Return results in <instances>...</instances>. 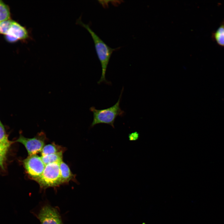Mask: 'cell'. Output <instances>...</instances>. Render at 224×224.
<instances>
[{"instance_id":"obj_16","label":"cell","mask_w":224,"mask_h":224,"mask_svg":"<svg viewBox=\"0 0 224 224\" xmlns=\"http://www.w3.org/2000/svg\"><path fill=\"white\" fill-rule=\"evenodd\" d=\"M2 124V123H1V121H0V124Z\"/></svg>"},{"instance_id":"obj_10","label":"cell","mask_w":224,"mask_h":224,"mask_svg":"<svg viewBox=\"0 0 224 224\" xmlns=\"http://www.w3.org/2000/svg\"><path fill=\"white\" fill-rule=\"evenodd\" d=\"M212 39L220 46L224 47V20L212 33Z\"/></svg>"},{"instance_id":"obj_2","label":"cell","mask_w":224,"mask_h":224,"mask_svg":"<svg viewBox=\"0 0 224 224\" xmlns=\"http://www.w3.org/2000/svg\"><path fill=\"white\" fill-rule=\"evenodd\" d=\"M123 89V87L118 101L112 106L100 110L97 109L94 106L90 108V110L93 114V120L91 125V127L93 128L99 124H105L110 125L114 128V124L117 117L118 116H122L124 113V112L121 110L120 106Z\"/></svg>"},{"instance_id":"obj_17","label":"cell","mask_w":224,"mask_h":224,"mask_svg":"<svg viewBox=\"0 0 224 224\" xmlns=\"http://www.w3.org/2000/svg\"></svg>"},{"instance_id":"obj_14","label":"cell","mask_w":224,"mask_h":224,"mask_svg":"<svg viewBox=\"0 0 224 224\" xmlns=\"http://www.w3.org/2000/svg\"><path fill=\"white\" fill-rule=\"evenodd\" d=\"M10 142L8 139L5 128L2 124H0V144Z\"/></svg>"},{"instance_id":"obj_13","label":"cell","mask_w":224,"mask_h":224,"mask_svg":"<svg viewBox=\"0 0 224 224\" xmlns=\"http://www.w3.org/2000/svg\"><path fill=\"white\" fill-rule=\"evenodd\" d=\"M11 144L10 142L6 144H0V167L2 168H3L7 154Z\"/></svg>"},{"instance_id":"obj_7","label":"cell","mask_w":224,"mask_h":224,"mask_svg":"<svg viewBox=\"0 0 224 224\" xmlns=\"http://www.w3.org/2000/svg\"><path fill=\"white\" fill-rule=\"evenodd\" d=\"M29 37V33L26 29L14 21L8 34L5 35L6 40L11 42L25 40Z\"/></svg>"},{"instance_id":"obj_9","label":"cell","mask_w":224,"mask_h":224,"mask_svg":"<svg viewBox=\"0 0 224 224\" xmlns=\"http://www.w3.org/2000/svg\"><path fill=\"white\" fill-rule=\"evenodd\" d=\"M65 148L54 142L45 145L41 152V156L59 152L63 153Z\"/></svg>"},{"instance_id":"obj_6","label":"cell","mask_w":224,"mask_h":224,"mask_svg":"<svg viewBox=\"0 0 224 224\" xmlns=\"http://www.w3.org/2000/svg\"><path fill=\"white\" fill-rule=\"evenodd\" d=\"M37 217L40 224H64L58 209L49 204L42 207Z\"/></svg>"},{"instance_id":"obj_1","label":"cell","mask_w":224,"mask_h":224,"mask_svg":"<svg viewBox=\"0 0 224 224\" xmlns=\"http://www.w3.org/2000/svg\"><path fill=\"white\" fill-rule=\"evenodd\" d=\"M79 18L77 22L85 28L91 35L94 41L97 54L101 64L102 74L97 83L100 84L104 82L107 84H110V82L107 81L105 78L106 71L112 54L114 51L119 49L120 48H112L109 47L93 31L89 25L84 23Z\"/></svg>"},{"instance_id":"obj_12","label":"cell","mask_w":224,"mask_h":224,"mask_svg":"<svg viewBox=\"0 0 224 224\" xmlns=\"http://www.w3.org/2000/svg\"><path fill=\"white\" fill-rule=\"evenodd\" d=\"M9 8L3 1L0 0V22L10 19Z\"/></svg>"},{"instance_id":"obj_15","label":"cell","mask_w":224,"mask_h":224,"mask_svg":"<svg viewBox=\"0 0 224 224\" xmlns=\"http://www.w3.org/2000/svg\"><path fill=\"white\" fill-rule=\"evenodd\" d=\"M139 137V134L137 132L132 133L128 135V138L130 141L136 140Z\"/></svg>"},{"instance_id":"obj_11","label":"cell","mask_w":224,"mask_h":224,"mask_svg":"<svg viewBox=\"0 0 224 224\" xmlns=\"http://www.w3.org/2000/svg\"><path fill=\"white\" fill-rule=\"evenodd\" d=\"M63 152H59L41 156V157L45 165L54 163H60L63 161Z\"/></svg>"},{"instance_id":"obj_5","label":"cell","mask_w":224,"mask_h":224,"mask_svg":"<svg viewBox=\"0 0 224 224\" xmlns=\"http://www.w3.org/2000/svg\"><path fill=\"white\" fill-rule=\"evenodd\" d=\"M23 164L30 178L35 181L42 175L46 166L41 156L37 154L28 156L23 161Z\"/></svg>"},{"instance_id":"obj_8","label":"cell","mask_w":224,"mask_h":224,"mask_svg":"<svg viewBox=\"0 0 224 224\" xmlns=\"http://www.w3.org/2000/svg\"><path fill=\"white\" fill-rule=\"evenodd\" d=\"M59 168L62 184H67L71 180L77 181L75 175L72 173L68 166L63 161L59 164Z\"/></svg>"},{"instance_id":"obj_4","label":"cell","mask_w":224,"mask_h":224,"mask_svg":"<svg viewBox=\"0 0 224 224\" xmlns=\"http://www.w3.org/2000/svg\"><path fill=\"white\" fill-rule=\"evenodd\" d=\"M47 138L44 133L41 132L32 138H26L21 134L16 142L22 144L26 148L28 156L41 152Z\"/></svg>"},{"instance_id":"obj_3","label":"cell","mask_w":224,"mask_h":224,"mask_svg":"<svg viewBox=\"0 0 224 224\" xmlns=\"http://www.w3.org/2000/svg\"><path fill=\"white\" fill-rule=\"evenodd\" d=\"M59 164L54 163L45 166L42 175L35 180L39 184L41 189H45L62 184Z\"/></svg>"}]
</instances>
